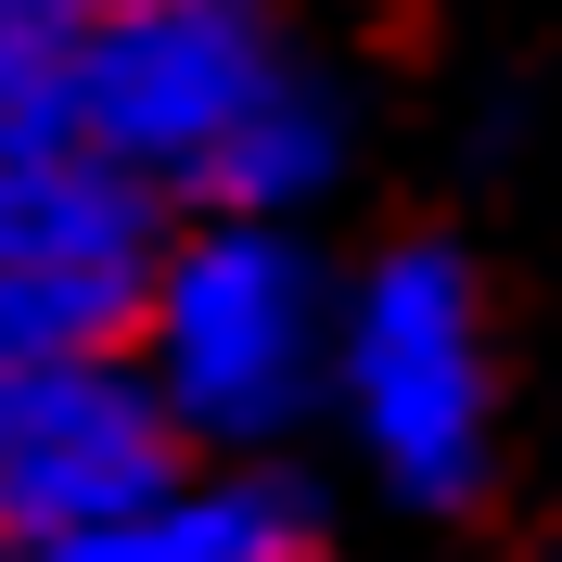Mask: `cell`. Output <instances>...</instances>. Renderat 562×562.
<instances>
[{"instance_id": "3", "label": "cell", "mask_w": 562, "mask_h": 562, "mask_svg": "<svg viewBox=\"0 0 562 562\" xmlns=\"http://www.w3.org/2000/svg\"><path fill=\"white\" fill-rule=\"evenodd\" d=\"M307 52L281 38L269 0H115L77 26V140L192 217L217 154L256 128V103Z\"/></svg>"}, {"instance_id": "1", "label": "cell", "mask_w": 562, "mask_h": 562, "mask_svg": "<svg viewBox=\"0 0 562 562\" xmlns=\"http://www.w3.org/2000/svg\"><path fill=\"white\" fill-rule=\"evenodd\" d=\"M333 319L346 269L294 217H167L128 346L205 460H269L333 396Z\"/></svg>"}, {"instance_id": "6", "label": "cell", "mask_w": 562, "mask_h": 562, "mask_svg": "<svg viewBox=\"0 0 562 562\" xmlns=\"http://www.w3.org/2000/svg\"><path fill=\"white\" fill-rule=\"evenodd\" d=\"M167 192L128 179L90 140H26L0 154V269H154L167 244Z\"/></svg>"}, {"instance_id": "4", "label": "cell", "mask_w": 562, "mask_h": 562, "mask_svg": "<svg viewBox=\"0 0 562 562\" xmlns=\"http://www.w3.org/2000/svg\"><path fill=\"white\" fill-rule=\"evenodd\" d=\"M192 435L167 422L140 346H77V358H26L0 371V550L13 537H65L140 512L154 486L192 473Z\"/></svg>"}, {"instance_id": "5", "label": "cell", "mask_w": 562, "mask_h": 562, "mask_svg": "<svg viewBox=\"0 0 562 562\" xmlns=\"http://www.w3.org/2000/svg\"><path fill=\"white\" fill-rule=\"evenodd\" d=\"M0 562H319V486L269 460H192L179 486H154L140 512L65 537H13Z\"/></svg>"}, {"instance_id": "8", "label": "cell", "mask_w": 562, "mask_h": 562, "mask_svg": "<svg viewBox=\"0 0 562 562\" xmlns=\"http://www.w3.org/2000/svg\"><path fill=\"white\" fill-rule=\"evenodd\" d=\"M128 319H140V269H0V371L128 346Z\"/></svg>"}, {"instance_id": "2", "label": "cell", "mask_w": 562, "mask_h": 562, "mask_svg": "<svg viewBox=\"0 0 562 562\" xmlns=\"http://www.w3.org/2000/svg\"><path fill=\"white\" fill-rule=\"evenodd\" d=\"M333 409H346L358 473L448 525L498 486V333L473 256L409 231V244L346 269V319H333Z\"/></svg>"}, {"instance_id": "7", "label": "cell", "mask_w": 562, "mask_h": 562, "mask_svg": "<svg viewBox=\"0 0 562 562\" xmlns=\"http://www.w3.org/2000/svg\"><path fill=\"white\" fill-rule=\"evenodd\" d=\"M346 154H358L346 77H333V65H294L269 103H256V128L217 154V179H205L192 217H307V205H333Z\"/></svg>"}, {"instance_id": "9", "label": "cell", "mask_w": 562, "mask_h": 562, "mask_svg": "<svg viewBox=\"0 0 562 562\" xmlns=\"http://www.w3.org/2000/svg\"><path fill=\"white\" fill-rule=\"evenodd\" d=\"M26 140H77V26L0 0V154Z\"/></svg>"}, {"instance_id": "10", "label": "cell", "mask_w": 562, "mask_h": 562, "mask_svg": "<svg viewBox=\"0 0 562 562\" xmlns=\"http://www.w3.org/2000/svg\"><path fill=\"white\" fill-rule=\"evenodd\" d=\"M13 13H52V26H90V13H115V0H13Z\"/></svg>"}]
</instances>
